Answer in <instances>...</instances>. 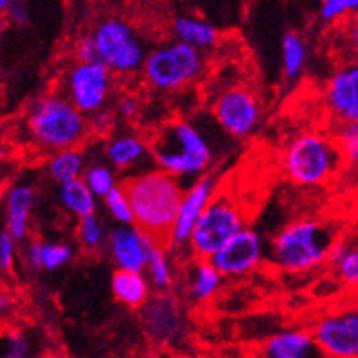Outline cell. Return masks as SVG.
I'll return each instance as SVG.
<instances>
[{
    "instance_id": "7c38bea8",
    "label": "cell",
    "mask_w": 358,
    "mask_h": 358,
    "mask_svg": "<svg viewBox=\"0 0 358 358\" xmlns=\"http://www.w3.org/2000/svg\"><path fill=\"white\" fill-rule=\"evenodd\" d=\"M264 258L265 245L262 236L245 227L210 259L225 278H240L256 271Z\"/></svg>"
},
{
    "instance_id": "f35d334b",
    "label": "cell",
    "mask_w": 358,
    "mask_h": 358,
    "mask_svg": "<svg viewBox=\"0 0 358 358\" xmlns=\"http://www.w3.org/2000/svg\"><path fill=\"white\" fill-rule=\"evenodd\" d=\"M2 13H6V19L10 20L11 24H15V26H24L29 19L28 10H26V6H24L22 0H13Z\"/></svg>"
},
{
    "instance_id": "ab89813d",
    "label": "cell",
    "mask_w": 358,
    "mask_h": 358,
    "mask_svg": "<svg viewBox=\"0 0 358 358\" xmlns=\"http://www.w3.org/2000/svg\"><path fill=\"white\" fill-rule=\"evenodd\" d=\"M117 113L121 115L123 119H134L139 112V101L134 97V95L127 94L123 97H119L117 101Z\"/></svg>"
},
{
    "instance_id": "ffe728a7",
    "label": "cell",
    "mask_w": 358,
    "mask_h": 358,
    "mask_svg": "<svg viewBox=\"0 0 358 358\" xmlns=\"http://www.w3.org/2000/svg\"><path fill=\"white\" fill-rule=\"evenodd\" d=\"M150 280L141 271L117 268L112 276V292L115 300L130 309H141L150 300Z\"/></svg>"
},
{
    "instance_id": "cb8c5ba5",
    "label": "cell",
    "mask_w": 358,
    "mask_h": 358,
    "mask_svg": "<svg viewBox=\"0 0 358 358\" xmlns=\"http://www.w3.org/2000/svg\"><path fill=\"white\" fill-rule=\"evenodd\" d=\"M95 198L97 196L90 190L83 178L59 185V201H61L62 208L71 216H76L77 220L95 213V208H97Z\"/></svg>"
},
{
    "instance_id": "8d00e7d4",
    "label": "cell",
    "mask_w": 358,
    "mask_h": 358,
    "mask_svg": "<svg viewBox=\"0 0 358 358\" xmlns=\"http://www.w3.org/2000/svg\"><path fill=\"white\" fill-rule=\"evenodd\" d=\"M342 35H344L345 48L349 50V55L353 61H358V13L351 15L344 20V28H342Z\"/></svg>"
},
{
    "instance_id": "d6a6232c",
    "label": "cell",
    "mask_w": 358,
    "mask_h": 358,
    "mask_svg": "<svg viewBox=\"0 0 358 358\" xmlns=\"http://www.w3.org/2000/svg\"><path fill=\"white\" fill-rule=\"evenodd\" d=\"M358 13V0H320V17L325 22L345 20Z\"/></svg>"
},
{
    "instance_id": "52a82bcc",
    "label": "cell",
    "mask_w": 358,
    "mask_h": 358,
    "mask_svg": "<svg viewBox=\"0 0 358 358\" xmlns=\"http://www.w3.org/2000/svg\"><path fill=\"white\" fill-rule=\"evenodd\" d=\"M92 35L97 44L99 61L112 70L113 76H134L141 71L146 50L132 24L119 17H106L95 24Z\"/></svg>"
},
{
    "instance_id": "7a4b0ae2",
    "label": "cell",
    "mask_w": 358,
    "mask_h": 358,
    "mask_svg": "<svg viewBox=\"0 0 358 358\" xmlns=\"http://www.w3.org/2000/svg\"><path fill=\"white\" fill-rule=\"evenodd\" d=\"M24 132L35 148L53 154L85 141L90 134L88 115L66 95H44L24 115Z\"/></svg>"
},
{
    "instance_id": "4dcf8cb0",
    "label": "cell",
    "mask_w": 358,
    "mask_h": 358,
    "mask_svg": "<svg viewBox=\"0 0 358 358\" xmlns=\"http://www.w3.org/2000/svg\"><path fill=\"white\" fill-rule=\"evenodd\" d=\"M340 156L349 166L358 169V123H342L335 130Z\"/></svg>"
},
{
    "instance_id": "8992f818",
    "label": "cell",
    "mask_w": 358,
    "mask_h": 358,
    "mask_svg": "<svg viewBox=\"0 0 358 358\" xmlns=\"http://www.w3.org/2000/svg\"><path fill=\"white\" fill-rule=\"evenodd\" d=\"M342 161L335 139L315 132L302 134L285 148L283 170L298 187H315L333 178Z\"/></svg>"
},
{
    "instance_id": "e0dca14e",
    "label": "cell",
    "mask_w": 358,
    "mask_h": 358,
    "mask_svg": "<svg viewBox=\"0 0 358 358\" xmlns=\"http://www.w3.org/2000/svg\"><path fill=\"white\" fill-rule=\"evenodd\" d=\"M35 203V189L29 183L13 185L6 194V231L24 241L29 232V216Z\"/></svg>"
},
{
    "instance_id": "484cf974",
    "label": "cell",
    "mask_w": 358,
    "mask_h": 358,
    "mask_svg": "<svg viewBox=\"0 0 358 358\" xmlns=\"http://www.w3.org/2000/svg\"><path fill=\"white\" fill-rule=\"evenodd\" d=\"M145 273L156 291L166 292L174 285V265H172L169 247H166L165 241H157L154 245Z\"/></svg>"
},
{
    "instance_id": "44dd1931",
    "label": "cell",
    "mask_w": 358,
    "mask_h": 358,
    "mask_svg": "<svg viewBox=\"0 0 358 358\" xmlns=\"http://www.w3.org/2000/svg\"><path fill=\"white\" fill-rule=\"evenodd\" d=\"M104 156L113 169H132L150 154V145L136 134H119L104 146Z\"/></svg>"
},
{
    "instance_id": "ac0fdd59",
    "label": "cell",
    "mask_w": 358,
    "mask_h": 358,
    "mask_svg": "<svg viewBox=\"0 0 358 358\" xmlns=\"http://www.w3.org/2000/svg\"><path fill=\"white\" fill-rule=\"evenodd\" d=\"M320 353L313 333L303 329L282 331L271 336L264 345V355L267 358H311Z\"/></svg>"
},
{
    "instance_id": "f1b7e54d",
    "label": "cell",
    "mask_w": 358,
    "mask_h": 358,
    "mask_svg": "<svg viewBox=\"0 0 358 358\" xmlns=\"http://www.w3.org/2000/svg\"><path fill=\"white\" fill-rule=\"evenodd\" d=\"M83 179L86 181L90 190H92L97 198L103 199L117 187V181H115V174H113L112 166L103 165V163H94V165L86 166Z\"/></svg>"
},
{
    "instance_id": "8fae6325",
    "label": "cell",
    "mask_w": 358,
    "mask_h": 358,
    "mask_svg": "<svg viewBox=\"0 0 358 358\" xmlns=\"http://www.w3.org/2000/svg\"><path fill=\"white\" fill-rule=\"evenodd\" d=\"M320 353L331 358H358V307L322 316L313 327Z\"/></svg>"
},
{
    "instance_id": "4fadbf2b",
    "label": "cell",
    "mask_w": 358,
    "mask_h": 358,
    "mask_svg": "<svg viewBox=\"0 0 358 358\" xmlns=\"http://www.w3.org/2000/svg\"><path fill=\"white\" fill-rule=\"evenodd\" d=\"M157 240L136 223H119L108 236V252L117 268L145 273Z\"/></svg>"
},
{
    "instance_id": "9a60e30c",
    "label": "cell",
    "mask_w": 358,
    "mask_h": 358,
    "mask_svg": "<svg viewBox=\"0 0 358 358\" xmlns=\"http://www.w3.org/2000/svg\"><path fill=\"white\" fill-rule=\"evenodd\" d=\"M325 108L342 123H358V61H351L329 77L325 86Z\"/></svg>"
},
{
    "instance_id": "f546056e",
    "label": "cell",
    "mask_w": 358,
    "mask_h": 358,
    "mask_svg": "<svg viewBox=\"0 0 358 358\" xmlns=\"http://www.w3.org/2000/svg\"><path fill=\"white\" fill-rule=\"evenodd\" d=\"M335 276L342 287L349 291H358V238L349 240V247L340 264L333 267Z\"/></svg>"
},
{
    "instance_id": "4316f807",
    "label": "cell",
    "mask_w": 358,
    "mask_h": 358,
    "mask_svg": "<svg viewBox=\"0 0 358 358\" xmlns=\"http://www.w3.org/2000/svg\"><path fill=\"white\" fill-rule=\"evenodd\" d=\"M307 61V48L303 38L294 31L283 35L282 38V66L287 79L302 76Z\"/></svg>"
},
{
    "instance_id": "74e56055",
    "label": "cell",
    "mask_w": 358,
    "mask_h": 358,
    "mask_svg": "<svg viewBox=\"0 0 358 358\" xmlns=\"http://www.w3.org/2000/svg\"><path fill=\"white\" fill-rule=\"evenodd\" d=\"M76 59L80 62L99 61V53H97V44H95L94 35H85L80 37L76 44Z\"/></svg>"
},
{
    "instance_id": "1f68e13d",
    "label": "cell",
    "mask_w": 358,
    "mask_h": 358,
    "mask_svg": "<svg viewBox=\"0 0 358 358\" xmlns=\"http://www.w3.org/2000/svg\"><path fill=\"white\" fill-rule=\"evenodd\" d=\"M104 207L108 210L110 216L115 220L117 223H136L134 220V208L130 198H128V192L124 190V187H115L112 192L104 198Z\"/></svg>"
},
{
    "instance_id": "83f0119b",
    "label": "cell",
    "mask_w": 358,
    "mask_h": 358,
    "mask_svg": "<svg viewBox=\"0 0 358 358\" xmlns=\"http://www.w3.org/2000/svg\"><path fill=\"white\" fill-rule=\"evenodd\" d=\"M77 240L79 245L88 252H99L104 245H108V238L101 220L94 214L79 217L77 223Z\"/></svg>"
},
{
    "instance_id": "9c48e42d",
    "label": "cell",
    "mask_w": 358,
    "mask_h": 358,
    "mask_svg": "<svg viewBox=\"0 0 358 358\" xmlns=\"http://www.w3.org/2000/svg\"><path fill=\"white\" fill-rule=\"evenodd\" d=\"M112 88L113 73L103 61H77L64 77V95L86 115L106 106Z\"/></svg>"
},
{
    "instance_id": "603a6c76",
    "label": "cell",
    "mask_w": 358,
    "mask_h": 358,
    "mask_svg": "<svg viewBox=\"0 0 358 358\" xmlns=\"http://www.w3.org/2000/svg\"><path fill=\"white\" fill-rule=\"evenodd\" d=\"M26 264L34 271H46L53 273L70 264L73 258V249L68 243H59V241H29L26 247Z\"/></svg>"
},
{
    "instance_id": "d4e9b609",
    "label": "cell",
    "mask_w": 358,
    "mask_h": 358,
    "mask_svg": "<svg viewBox=\"0 0 358 358\" xmlns=\"http://www.w3.org/2000/svg\"><path fill=\"white\" fill-rule=\"evenodd\" d=\"M86 169V161L83 152L79 150V146L73 148H64V150L53 152L50 159H48V176L55 181V183L62 185L68 183L71 179L83 178Z\"/></svg>"
},
{
    "instance_id": "ba28073f",
    "label": "cell",
    "mask_w": 358,
    "mask_h": 358,
    "mask_svg": "<svg viewBox=\"0 0 358 358\" xmlns=\"http://www.w3.org/2000/svg\"><path fill=\"white\" fill-rule=\"evenodd\" d=\"M241 229H245V217L240 205L227 194H216L190 234V252L194 258L210 259Z\"/></svg>"
},
{
    "instance_id": "5b68a950",
    "label": "cell",
    "mask_w": 358,
    "mask_h": 358,
    "mask_svg": "<svg viewBox=\"0 0 358 358\" xmlns=\"http://www.w3.org/2000/svg\"><path fill=\"white\" fill-rule=\"evenodd\" d=\"M205 71L201 50L181 41H170L146 53L143 79L159 92H178L194 85Z\"/></svg>"
},
{
    "instance_id": "2e32d148",
    "label": "cell",
    "mask_w": 358,
    "mask_h": 358,
    "mask_svg": "<svg viewBox=\"0 0 358 358\" xmlns=\"http://www.w3.org/2000/svg\"><path fill=\"white\" fill-rule=\"evenodd\" d=\"M143 309V327L148 338L157 344H166L178 338L183 329V313L178 300L161 292L145 303Z\"/></svg>"
},
{
    "instance_id": "3957f363",
    "label": "cell",
    "mask_w": 358,
    "mask_h": 358,
    "mask_svg": "<svg viewBox=\"0 0 358 358\" xmlns=\"http://www.w3.org/2000/svg\"><path fill=\"white\" fill-rule=\"evenodd\" d=\"M152 161L178 179L201 178L213 163V148L196 124L176 119L150 139Z\"/></svg>"
},
{
    "instance_id": "5bb4252c",
    "label": "cell",
    "mask_w": 358,
    "mask_h": 358,
    "mask_svg": "<svg viewBox=\"0 0 358 358\" xmlns=\"http://www.w3.org/2000/svg\"><path fill=\"white\" fill-rule=\"evenodd\" d=\"M214 196H216V181L213 178L201 176V178L194 179L192 185L183 194L178 217H176L172 232H170L169 245H172L174 249L189 247L194 227H196L208 203L213 201Z\"/></svg>"
},
{
    "instance_id": "7402d4cb",
    "label": "cell",
    "mask_w": 358,
    "mask_h": 358,
    "mask_svg": "<svg viewBox=\"0 0 358 358\" xmlns=\"http://www.w3.org/2000/svg\"><path fill=\"white\" fill-rule=\"evenodd\" d=\"M172 34L178 41L198 48L201 52L210 50L220 41V31L213 22L194 17V15H179L172 22Z\"/></svg>"
},
{
    "instance_id": "d590c367",
    "label": "cell",
    "mask_w": 358,
    "mask_h": 358,
    "mask_svg": "<svg viewBox=\"0 0 358 358\" xmlns=\"http://www.w3.org/2000/svg\"><path fill=\"white\" fill-rule=\"evenodd\" d=\"M113 121H115V113L104 106V108L97 110V112L90 113L88 115L90 132L97 134V136L108 134L113 127Z\"/></svg>"
},
{
    "instance_id": "e575fe53",
    "label": "cell",
    "mask_w": 358,
    "mask_h": 358,
    "mask_svg": "<svg viewBox=\"0 0 358 358\" xmlns=\"http://www.w3.org/2000/svg\"><path fill=\"white\" fill-rule=\"evenodd\" d=\"M17 243L19 241L15 240L13 236L4 229L2 234H0V268H2V273H10L13 268Z\"/></svg>"
},
{
    "instance_id": "60d3db41",
    "label": "cell",
    "mask_w": 358,
    "mask_h": 358,
    "mask_svg": "<svg viewBox=\"0 0 358 358\" xmlns=\"http://www.w3.org/2000/svg\"><path fill=\"white\" fill-rule=\"evenodd\" d=\"M11 2H13V0H0V10L6 11V8H8V6H10Z\"/></svg>"
},
{
    "instance_id": "6da1fadb",
    "label": "cell",
    "mask_w": 358,
    "mask_h": 358,
    "mask_svg": "<svg viewBox=\"0 0 358 358\" xmlns=\"http://www.w3.org/2000/svg\"><path fill=\"white\" fill-rule=\"evenodd\" d=\"M123 187L132 203L136 225L166 243L185 194L179 179L157 169L127 179Z\"/></svg>"
},
{
    "instance_id": "30bf717a",
    "label": "cell",
    "mask_w": 358,
    "mask_h": 358,
    "mask_svg": "<svg viewBox=\"0 0 358 358\" xmlns=\"http://www.w3.org/2000/svg\"><path fill=\"white\" fill-rule=\"evenodd\" d=\"M213 113L227 134L232 137H247L262 121V104L255 92L245 86H231L217 95Z\"/></svg>"
},
{
    "instance_id": "d6986e66",
    "label": "cell",
    "mask_w": 358,
    "mask_h": 358,
    "mask_svg": "<svg viewBox=\"0 0 358 358\" xmlns=\"http://www.w3.org/2000/svg\"><path fill=\"white\" fill-rule=\"evenodd\" d=\"M223 278L225 276L217 271L213 259L194 258L192 265L189 267V274H187L189 296L196 303L210 302L217 294V291L222 289Z\"/></svg>"
},
{
    "instance_id": "836d02e7",
    "label": "cell",
    "mask_w": 358,
    "mask_h": 358,
    "mask_svg": "<svg viewBox=\"0 0 358 358\" xmlns=\"http://www.w3.org/2000/svg\"><path fill=\"white\" fill-rule=\"evenodd\" d=\"M2 344H4L2 349L4 358H28L31 353V345L20 331H10L8 335H4Z\"/></svg>"
},
{
    "instance_id": "277c9868",
    "label": "cell",
    "mask_w": 358,
    "mask_h": 358,
    "mask_svg": "<svg viewBox=\"0 0 358 358\" xmlns=\"http://www.w3.org/2000/svg\"><path fill=\"white\" fill-rule=\"evenodd\" d=\"M335 241L336 234L329 225L313 217H303L285 225L274 236L268 258L283 273H307L327 264V255Z\"/></svg>"
}]
</instances>
